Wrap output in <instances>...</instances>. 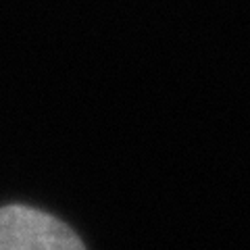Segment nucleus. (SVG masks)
<instances>
[{
	"label": "nucleus",
	"mask_w": 250,
	"mask_h": 250,
	"mask_svg": "<svg viewBox=\"0 0 250 250\" xmlns=\"http://www.w3.org/2000/svg\"><path fill=\"white\" fill-rule=\"evenodd\" d=\"M83 242L48 213L13 205L0 208V250H80Z\"/></svg>",
	"instance_id": "obj_1"
}]
</instances>
